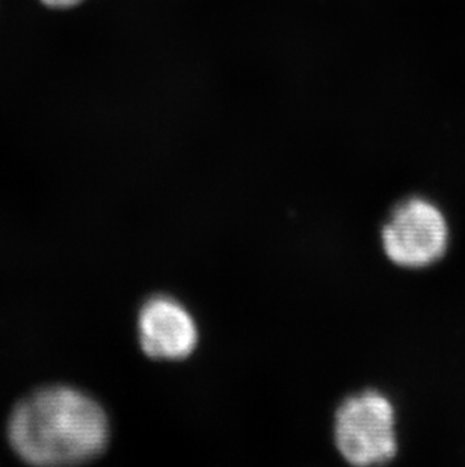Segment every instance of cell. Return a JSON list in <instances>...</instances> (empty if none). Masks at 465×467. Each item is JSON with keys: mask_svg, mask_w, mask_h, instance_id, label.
<instances>
[{"mask_svg": "<svg viewBox=\"0 0 465 467\" xmlns=\"http://www.w3.org/2000/svg\"><path fill=\"white\" fill-rule=\"evenodd\" d=\"M100 402L68 384H46L9 411L5 437L20 462L36 467L75 466L100 457L109 443Z\"/></svg>", "mask_w": 465, "mask_h": 467, "instance_id": "1", "label": "cell"}, {"mask_svg": "<svg viewBox=\"0 0 465 467\" xmlns=\"http://www.w3.org/2000/svg\"><path fill=\"white\" fill-rule=\"evenodd\" d=\"M334 441L354 466H377L395 459L399 441L390 398L373 389L347 397L336 411Z\"/></svg>", "mask_w": 465, "mask_h": 467, "instance_id": "2", "label": "cell"}, {"mask_svg": "<svg viewBox=\"0 0 465 467\" xmlns=\"http://www.w3.org/2000/svg\"><path fill=\"white\" fill-rule=\"evenodd\" d=\"M382 248L391 264L425 269L439 264L450 247V224L434 200L411 195L391 209L381 229Z\"/></svg>", "mask_w": 465, "mask_h": 467, "instance_id": "3", "label": "cell"}, {"mask_svg": "<svg viewBox=\"0 0 465 467\" xmlns=\"http://www.w3.org/2000/svg\"><path fill=\"white\" fill-rule=\"evenodd\" d=\"M140 348L156 360H181L198 344L197 324L191 313L171 296H151L138 317Z\"/></svg>", "mask_w": 465, "mask_h": 467, "instance_id": "4", "label": "cell"}, {"mask_svg": "<svg viewBox=\"0 0 465 467\" xmlns=\"http://www.w3.org/2000/svg\"><path fill=\"white\" fill-rule=\"evenodd\" d=\"M84 2L85 0H40V4L45 5L46 8L59 9V11L76 8Z\"/></svg>", "mask_w": 465, "mask_h": 467, "instance_id": "5", "label": "cell"}]
</instances>
